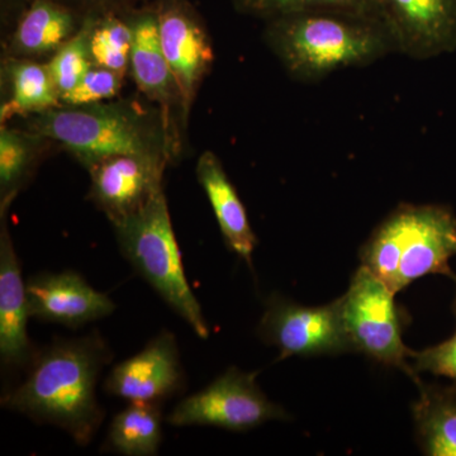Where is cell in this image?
Returning <instances> with one entry per match:
<instances>
[{"instance_id": "cell-1", "label": "cell", "mask_w": 456, "mask_h": 456, "mask_svg": "<svg viewBox=\"0 0 456 456\" xmlns=\"http://www.w3.org/2000/svg\"><path fill=\"white\" fill-rule=\"evenodd\" d=\"M110 359V346L99 332L59 338L36 353L25 380L2 398L3 407L56 426L75 443L88 445L104 419L97 384Z\"/></svg>"}, {"instance_id": "cell-2", "label": "cell", "mask_w": 456, "mask_h": 456, "mask_svg": "<svg viewBox=\"0 0 456 456\" xmlns=\"http://www.w3.org/2000/svg\"><path fill=\"white\" fill-rule=\"evenodd\" d=\"M265 38L285 70L303 83L320 82L335 71L374 64L398 53L382 14L312 11L266 20Z\"/></svg>"}, {"instance_id": "cell-3", "label": "cell", "mask_w": 456, "mask_h": 456, "mask_svg": "<svg viewBox=\"0 0 456 456\" xmlns=\"http://www.w3.org/2000/svg\"><path fill=\"white\" fill-rule=\"evenodd\" d=\"M455 255L456 216L449 207L402 203L362 245L360 260L398 293L425 275L456 279L449 265Z\"/></svg>"}, {"instance_id": "cell-4", "label": "cell", "mask_w": 456, "mask_h": 456, "mask_svg": "<svg viewBox=\"0 0 456 456\" xmlns=\"http://www.w3.org/2000/svg\"><path fill=\"white\" fill-rule=\"evenodd\" d=\"M31 127L37 136L64 145L86 167L119 155L169 160L164 128L122 104L53 108L33 119Z\"/></svg>"}, {"instance_id": "cell-5", "label": "cell", "mask_w": 456, "mask_h": 456, "mask_svg": "<svg viewBox=\"0 0 456 456\" xmlns=\"http://www.w3.org/2000/svg\"><path fill=\"white\" fill-rule=\"evenodd\" d=\"M123 256L134 272L200 338H209L202 307L185 277L164 189L134 215L113 224Z\"/></svg>"}, {"instance_id": "cell-6", "label": "cell", "mask_w": 456, "mask_h": 456, "mask_svg": "<svg viewBox=\"0 0 456 456\" xmlns=\"http://www.w3.org/2000/svg\"><path fill=\"white\" fill-rule=\"evenodd\" d=\"M395 296L370 270L360 266L349 289L338 298L342 325L353 353L397 368L417 383L419 375L407 362L410 349L402 340L404 320Z\"/></svg>"}, {"instance_id": "cell-7", "label": "cell", "mask_w": 456, "mask_h": 456, "mask_svg": "<svg viewBox=\"0 0 456 456\" xmlns=\"http://www.w3.org/2000/svg\"><path fill=\"white\" fill-rule=\"evenodd\" d=\"M256 371L230 368L208 387L180 401L167 422L176 428L215 426L245 432L273 419H289L284 408L273 403L256 383Z\"/></svg>"}, {"instance_id": "cell-8", "label": "cell", "mask_w": 456, "mask_h": 456, "mask_svg": "<svg viewBox=\"0 0 456 456\" xmlns=\"http://www.w3.org/2000/svg\"><path fill=\"white\" fill-rule=\"evenodd\" d=\"M257 332L261 340L281 350L279 360L351 351L338 298L320 307H305L274 294L266 302Z\"/></svg>"}, {"instance_id": "cell-9", "label": "cell", "mask_w": 456, "mask_h": 456, "mask_svg": "<svg viewBox=\"0 0 456 456\" xmlns=\"http://www.w3.org/2000/svg\"><path fill=\"white\" fill-rule=\"evenodd\" d=\"M158 13L161 46L187 114L215 60L212 45L189 0H158Z\"/></svg>"}, {"instance_id": "cell-10", "label": "cell", "mask_w": 456, "mask_h": 456, "mask_svg": "<svg viewBox=\"0 0 456 456\" xmlns=\"http://www.w3.org/2000/svg\"><path fill=\"white\" fill-rule=\"evenodd\" d=\"M184 387L178 342L169 331H161L139 354L118 362L104 383L107 393L130 403L163 404Z\"/></svg>"}, {"instance_id": "cell-11", "label": "cell", "mask_w": 456, "mask_h": 456, "mask_svg": "<svg viewBox=\"0 0 456 456\" xmlns=\"http://www.w3.org/2000/svg\"><path fill=\"white\" fill-rule=\"evenodd\" d=\"M398 53L434 59L456 50V0H380Z\"/></svg>"}, {"instance_id": "cell-12", "label": "cell", "mask_w": 456, "mask_h": 456, "mask_svg": "<svg viewBox=\"0 0 456 456\" xmlns=\"http://www.w3.org/2000/svg\"><path fill=\"white\" fill-rule=\"evenodd\" d=\"M167 164L140 156L119 155L89 165L90 198L112 224L139 211L163 188Z\"/></svg>"}, {"instance_id": "cell-13", "label": "cell", "mask_w": 456, "mask_h": 456, "mask_svg": "<svg viewBox=\"0 0 456 456\" xmlns=\"http://www.w3.org/2000/svg\"><path fill=\"white\" fill-rule=\"evenodd\" d=\"M31 318L77 329L110 316L116 305L73 272L41 273L26 281Z\"/></svg>"}, {"instance_id": "cell-14", "label": "cell", "mask_w": 456, "mask_h": 456, "mask_svg": "<svg viewBox=\"0 0 456 456\" xmlns=\"http://www.w3.org/2000/svg\"><path fill=\"white\" fill-rule=\"evenodd\" d=\"M0 233V358L5 367L27 368L37 351L27 325L31 318L16 248L2 217Z\"/></svg>"}, {"instance_id": "cell-15", "label": "cell", "mask_w": 456, "mask_h": 456, "mask_svg": "<svg viewBox=\"0 0 456 456\" xmlns=\"http://www.w3.org/2000/svg\"><path fill=\"white\" fill-rule=\"evenodd\" d=\"M122 17L134 33L130 65L141 92L163 106H170L174 99L180 101L178 86L161 46L158 0L132 9Z\"/></svg>"}, {"instance_id": "cell-16", "label": "cell", "mask_w": 456, "mask_h": 456, "mask_svg": "<svg viewBox=\"0 0 456 456\" xmlns=\"http://www.w3.org/2000/svg\"><path fill=\"white\" fill-rule=\"evenodd\" d=\"M197 179L211 203L228 248L251 265L257 237L248 222L244 204L228 179L220 159L213 152L206 151L200 155L197 163Z\"/></svg>"}, {"instance_id": "cell-17", "label": "cell", "mask_w": 456, "mask_h": 456, "mask_svg": "<svg viewBox=\"0 0 456 456\" xmlns=\"http://www.w3.org/2000/svg\"><path fill=\"white\" fill-rule=\"evenodd\" d=\"M86 18L56 0H32L18 18L13 50L41 56L57 51L79 31Z\"/></svg>"}, {"instance_id": "cell-18", "label": "cell", "mask_w": 456, "mask_h": 456, "mask_svg": "<svg viewBox=\"0 0 456 456\" xmlns=\"http://www.w3.org/2000/svg\"><path fill=\"white\" fill-rule=\"evenodd\" d=\"M413 404L417 440L426 455L456 456V386H428L421 380Z\"/></svg>"}, {"instance_id": "cell-19", "label": "cell", "mask_w": 456, "mask_h": 456, "mask_svg": "<svg viewBox=\"0 0 456 456\" xmlns=\"http://www.w3.org/2000/svg\"><path fill=\"white\" fill-rule=\"evenodd\" d=\"M163 441V407L160 403L131 402L110 422L108 450L127 456H152Z\"/></svg>"}, {"instance_id": "cell-20", "label": "cell", "mask_w": 456, "mask_h": 456, "mask_svg": "<svg viewBox=\"0 0 456 456\" xmlns=\"http://www.w3.org/2000/svg\"><path fill=\"white\" fill-rule=\"evenodd\" d=\"M12 95L0 110L2 123L14 116L40 114L53 108L62 107L51 80L47 66L29 61H16L9 68Z\"/></svg>"}, {"instance_id": "cell-21", "label": "cell", "mask_w": 456, "mask_h": 456, "mask_svg": "<svg viewBox=\"0 0 456 456\" xmlns=\"http://www.w3.org/2000/svg\"><path fill=\"white\" fill-rule=\"evenodd\" d=\"M134 33L130 23L122 16L106 14L95 17L90 35L93 62L125 75L131 61Z\"/></svg>"}, {"instance_id": "cell-22", "label": "cell", "mask_w": 456, "mask_h": 456, "mask_svg": "<svg viewBox=\"0 0 456 456\" xmlns=\"http://www.w3.org/2000/svg\"><path fill=\"white\" fill-rule=\"evenodd\" d=\"M95 17H86L79 31L65 42L47 65L60 99L65 97L94 66L90 53V35Z\"/></svg>"}, {"instance_id": "cell-23", "label": "cell", "mask_w": 456, "mask_h": 456, "mask_svg": "<svg viewBox=\"0 0 456 456\" xmlns=\"http://www.w3.org/2000/svg\"><path fill=\"white\" fill-rule=\"evenodd\" d=\"M236 11L264 20L312 11H351L382 14L380 0H232Z\"/></svg>"}, {"instance_id": "cell-24", "label": "cell", "mask_w": 456, "mask_h": 456, "mask_svg": "<svg viewBox=\"0 0 456 456\" xmlns=\"http://www.w3.org/2000/svg\"><path fill=\"white\" fill-rule=\"evenodd\" d=\"M35 147L31 137L9 130L3 126L0 131V200L2 213L16 197L31 170L35 160Z\"/></svg>"}, {"instance_id": "cell-25", "label": "cell", "mask_w": 456, "mask_h": 456, "mask_svg": "<svg viewBox=\"0 0 456 456\" xmlns=\"http://www.w3.org/2000/svg\"><path fill=\"white\" fill-rule=\"evenodd\" d=\"M123 75L94 65L71 92L61 99L65 106H90L116 97L122 88Z\"/></svg>"}, {"instance_id": "cell-26", "label": "cell", "mask_w": 456, "mask_h": 456, "mask_svg": "<svg viewBox=\"0 0 456 456\" xmlns=\"http://www.w3.org/2000/svg\"><path fill=\"white\" fill-rule=\"evenodd\" d=\"M408 359L413 360L412 368L416 374L428 371V373L456 380V335L428 349L422 351L410 349Z\"/></svg>"}, {"instance_id": "cell-27", "label": "cell", "mask_w": 456, "mask_h": 456, "mask_svg": "<svg viewBox=\"0 0 456 456\" xmlns=\"http://www.w3.org/2000/svg\"><path fill=\"white\" fill-rule=\"evenodd\" d=\"M77 14L86 17H101L106 14L123 16L132 9L152 2V0H56Z\"/></svg>"}, {"instance_id": "cell-28", "label": "cell", "mask_w": 456, "mask_h": 456, "mask_svg": "<svg viewBox=\"0 0 456 456\" xmlns=\"http://www.w3.org/2000/svg\"><path fill=\"white\" fill-rule=\"evenodd\" d=\"M454 310H455V314H456V299H455Z\"/></svg>"}]
</instances>
